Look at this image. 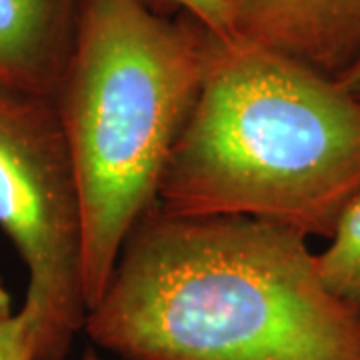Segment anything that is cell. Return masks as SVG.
I'll use <instances>...</instances> for the list:
<instances>
[{"label": "cell", "instance_id": "obj_1", "mask_svg": "<svg viewBox=\"0 0 360 360\" xmlns=\"http://www.w3.org/2000/svg\"><path fill=\"white\" fill-rule=\"evenodd\" d=\"M84 333L122 360H360V321L300 232L150 208Z\"/></svg>", "mask_w": 360, "mask_h": 360}, {"label": "cell", "instance_id": "obj_2", "mask_svg": "<svg viewBox=\"0 0 360 360\" xmlns=\"http://www.w3.org/2000/svg\"><path fill=\"white\" fill-rule=\"evenodd\" d=\"M359 193L360 98L286 54L206 32L202 84L156 206L269 220L328 240Z\"/></svg>", "mask_w": 360, "mask_h": 360}, {"label": "cell", "instance_id": "obj_3", "mask_svg": "<svg viewBox=\"0 0 360 360\" xmlns=\"http://www.w3.org/2000/svg\"><path fill=\"white\" fill-rule=\"evenodd\" d=\"M206 32L146 0H80L54 104L80 196L89 310L132 229L156 206L202 84Z\"/></svg>", "mask_w": 360, "mask_h": 360}, {"label": "cell", "instance_id": "obj_4", "mask_svg": "<svg viewBox=\"0 0 360 360\" xmlns=\"http://www.w3.org/2000/svg\"><path fill=\"white\" fill-rule=\"evenodd\" d=\"M0 229L25 264L37 360H66L89 314L82 210L54 98L0 82Z\"/></svg>", "mask_w": 360, "mask_h": 360}, {"label": "cell", "instance_id": "obj_5", "mask_svg": "<svg viewBox=\"0 0 360 360\" xmlns=\"http://www.w3.org/2000/svg\"><path fill=\"white\" fill-rule=\"evenodd\" d=\"M236 37L338 77L360 52V0H224Z\"/></svg>", "mask_w": 360, "mask_h": 360}, {"label": "cell", "instance_id": "obj_6", "mask_svg": "<svg viewBox=\"0 0 360 360\" xmlns=\"http://www.w3.org/2000/svg\"><path fill=\"white\" fill-rule=\"evenodd\" d=\"M80 0H0V82L54 98L77 30Z\"/></svg>", "mask_w": 360, "mask_h": 360}, {"label": "cell", "instance_id": "obj_7", "mask_svg": "<svg viewBox=\"0 0 360 360\" xmlns=\"http://www.w3.org/2000/svg\"><path fill=\"white\" fill-rule=\"evenodd\" d=\"M316 264L326 288L360 321V193L340 214Z\"/></svg>", "mask_w": 360, "mask_h": 360}, {"label": "cell", "instance_id": "obj_8", "mask_svg": "<svg viewBox=\"0 0 360 360\" xmlns=\"http://www.w3.org/2000/svg\"><path fill=\"white\" fill-rule=\"evenodd\" d=\"M155 8L165 6L170 11H176L182 16L193 18L196 25H200L210 34L219 39H232L236 37L232 26L231 13L226 8L224 0H146Z\"/></svg>", "mask_w": 360, "mask_h": 360}, {"label": "cell", "instance_id": "obj_9", "mask_svg": "<svg viewBox=\"0 0 360 360\" xmlns=\"http://www.w3.org/2000/svg\"><path fill=\"white\" fill-rule=\"evenodd\" d=\"M0 360H37V336L18 309L0 321Z\"/></svg>", "mask_w": 360, "mask_h": 360}, {"label": "cell", "instance_id": "obj_10", "mask_svg": "<svg viewBox=\"0 0 360 360\" xmlns=\"http://www.w3.org/2000/svg\"><path fill=\"white\" fill-rule=\"evenodd\" d=\"M336 78L345 84V89H348L356 98H360V52Z\"/></svg>", "mask_w": 360, "mask_h": 360}, {"label": "cell", "instance_id": "obj_11", "mask_svg": "<svg viewBox=\"0 0 360 360\" xmlns=\"http://www.w3.org/2000/svg\"><path fill=\"white\" fill-rule=\"evenodd\" d=\"M14 310L11 307V296L6 292V288H4V284H2V278H0V321L2 319H6L8 314H13Z\"/></svg>", "mask_w": 360, "mask_h": 360}, {"label": "cell", "instance_id": "obj_12", "mask_svg": "<svg viewBox=\"0 0 360 360\" xmlns=\"http://www.w3.org/2000/svg\"><path fill=\"white\" fill-rule=\"evenodd\" d=\"M82 360H108V359H104L103 354H98V352H94V350H89V352H84Z\"/></svg>", "mask_w": 360, "mask_h": 360}]
</instances>
